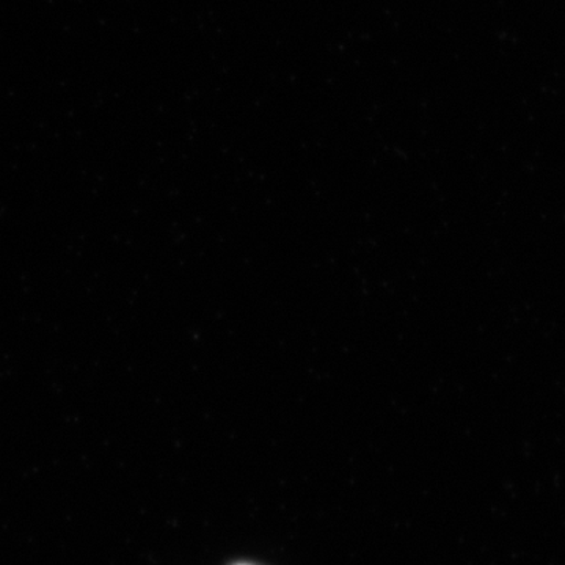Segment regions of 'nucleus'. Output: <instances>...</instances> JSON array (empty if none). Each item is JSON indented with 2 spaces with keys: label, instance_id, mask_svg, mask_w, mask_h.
I'll return each instance as SVG.
<instances>
[{
  "label": "nucleus",
  "instance_id": "f257e3e1",
  "mask_svg": "<svg viewBox=\"0 0 565 565\" xmlns=\"http://www.w3.org/2000/svg\"><path fill=\"white\" fill-rule=\"evenodd\" d=\"M237 565H250V564H237Z\"/></svg>",
  "mask_w": 565,
  "mask_h": 565
}]
</instances>
